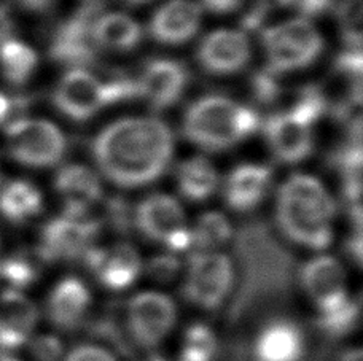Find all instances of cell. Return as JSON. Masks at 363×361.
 I'll return each mask as SVG.
<instances>
[{
  "instance_id": "6da1fadb",
  "label": "cell",
  "mask_w": 363,
  "mask_h": 361,
  "mask_svg": "<svg viewBox=\"0 0 363 361\" xmlns=\"http://www.w3.org/2000/svg\"><path fill=\"white\" fill-rule=\"evenodd\" d=\"M174 139L157 118H126L107 126L93 142V156L104 176L123 188L153 183L167 171Z\"/></svg>"
},
{
  "instance_id": "7a4b0ae2",
  "label": "cell",
  "mask_w": 363,
  "mask_h": 361,
  "mask_svg": "<svg viewBox=\"0 0 363 361\" xmlns=\"http://www.w3.org/2000/svg\"><path fill=\"white\" fill-rule=\"evenodd\" d=\"M236 248L242 266V287L235 299L231 320L258 311L268 301L284 299L294 283V258L264 222L244 223L238 233Z\"/></svg>"
},
{
  "instance_id": "3957f363",
  "label": "cell",
  "mask_w": 363,
  "mask_h": 361,
  "mask_svg": "<svg viewBox=\"0 0 363 361\" xmlns=\"http://www.w3.org/2000/svg\"><path fill=\"white\" fill-rule=\"evenodd\" d=\"M276 214L289 241L311 250H323L332 243L336 202L317 178L290 177L279 190Z\"/></svg>"
},
{
  "instance_id": "277c9868",
  "label": "cell",
  "mask_w": 363,
  "mask_h": 361,
  "mask_svg": "<svg viewBox=\"0 0 363 361\" xmlns=\"http://www.w3.org/2000/svg\"><path fill=\"white\" fill-rule=\"evenodd\" d=\"M262 126L254 108L239 105L222 96H207L188 108L185 137L204 150L220 151L255 134Z\"/></svg>"
},
{
  "instance_id": "5b68a950",
  "label": "cell",
  "mask_w": 363,
  "mask_h": 361,
  "mask_svg": "<svg viewBox=\"0 0 363 361\" xmlns=\"http://www.w3.org/2000/svg\"><path fill=\"white\" fill-rule=\"evenodd\" d=\"M138 98H142L139 80L116 75L112 80L101 81L86 70L72 69L56 86L53 104L66 117L86 121L104 107Z\"/></svg>"
},
{
  "instance_id": "8992f818",
  "label": "cell",
  "mask_w": 363,
  "mask_h": 361,
  "mask_svg": "<svg viewBox=\"0 0 363 361\" xmlns=\"http://www.w3.org/2000/svg\"><path fill=\"white\" fill-rule=\"evenodd\" d=\"M262 42L267 50L269 69L277 74L311 66L323 50L320 34L303 18L263 30Z\"/></svg>"
},
{
  "instance_id": "52a82bcc",
  "label": "cell",
  "mask_w": 363,
  "mask_h": 361,
  "mask_svg": "<svg viewBox=\"0 0 363 361\" xmlns=\"http://www.w3.org/2000/svg\"><path fill=\"white\" fill-rule=\"evenodd\" d=\"M5 148L10 158L29 167L55 166L66 153V137L53 122L16 118L5 129Z\"/></svg>"
},
{
  "instance_id": "ba28073f",
  "label": "cell",
  "mask_w": 363,
  "mask_h": 361,
  "mask_svg": "<svg viewBox=\"0 0 363 361\" xmlns=\"http://www.w3.org/2000/svg\"><path fill=\"white\" fill-rule=\"evenodd\" d=\"M235 283V269L226 255L218 251H191L188 258L185 298L191 304L213 311L223 304Z\"/></svg>"
},
{
  "instance_id": "9c48e42d",
  "label": "cell",
  "mask_w": 363,
  "mask_h": 361,
  "mask_svg": "<svg viewBox=\"0 0 363 361\" xmlns=\"http://www.w3.org/2000/svg\"><path fill=\"white\" fill-rule=\"evenodd\" d=\"M134 227L145 239L164 243L174 255L191 250V233L185 227L184 210L171 196L144 199L134 212Z\"/></svg>"
},
{
  "instance_id": "30bf717a",
  "label": "cell",
  "mask_w": 363,
  "mask_h": 361,
  "mask_svg": "<svg viewBox=\"0 0 363 361\" xmlns=\"http://www.w3.org/2000/svg\"><path fill=\"white\" fill-rule=\"evenodd\" d=\"M102 229L96 218H70L61 215L42 228L35 255L42 263L79 261L94 247Z\"/></svg>"
},
{
  "instance_id": "8fae6325",
  "label": "cell",
  "mask_w": 363,
  "mask_h": 361,
  "mask_svg": "<svg viewBox=\"0 0 363 361\" xmlns=\"http://www.w3.org/2000/svg\"><path fill=\"white\" fill-rule=\"evenodd\" d=\"M177 309L174 301L163 293L142 292L126 306L128 336L134 345L152 349L167 338L176 325Z\"/></svg>"
},
{
  "instance_id": "7c38bea8",
  "label": "cell",
  "mask_w": 363,
  "mask_h": 361,
  "mask_svg": "<svg viewBox=\"0 0 363 361\" xmlns=\"http://www.w3.org/2000/svg\"><path fill=\"white\" fill-rule=\"evenodd\" d=\"M101 8L99 2H91L56 29L50 45L51 59L74 69L93 66L97 61V47L91 29L101 15Z\"/></svg>"
},
{
  "instance_id": "4fadbf2b",
  "label": "cell",
  "mask_w": 363,
  "mask_h": 361,
  "mask_svg": "<svg viewBox=\"0 0 363 361\" xmlns=\"http://www.w3.org/2000/svg\"><path fill=\"white\" fill-rule=\"evenodd\" d=\"M300 283L319 314H328L349 299L346 273L332 256H317L300 269Z\"/></svg>"
},
{
  "instance_id": "5bb4252c",
  "label": "cell",
  "mask_w": 363,
  "mask_h": 361,
  "mask_svg": "<svg viewBox=\"0 0 363 361\" xmlns=\"http://www.w3.org/2000/svg\"><path fill=\"white\" fill-rule=\"evenodd\" d=\"M82 261L96 280L112 292L129 288L142 273L140 256L129 243H116L108 248L93 247Z\"/></svg>"
},
{
  "instance_id": "9a60e30c",
  "label": "cell",
  "mask_w": 363,
  "mask_h": 361,
  "mask_svg": "<svg viewBox=\"0 0 363 361\" xmlns=\"http://www.w3.org/2000/svg\"><path fill=\"white\" fill-rule=\"evenodd\" d=\"M306 350V334L296 321L289 319L268 321L252 347L254 361H301Z\"/></svg>"
},
{
  "instance_id": "2e32d148",
  "label": "cell",
  "mask_w": 363,
  "mask_h": 361,
  "mask_svg": "<svg viewBox=\"0 0 363 361\" xmlns=\"http://www.w3.org/2000/svg\"><path fill=\"white\" fill-rule=\"evenodd\" d=\"M38 320L34 302L19 290L0 293V353H10L29 343Z\"/></svg>"
},
{
  "instance_id": "e0dca14e",
  "label": "cell",
  "mask_w": 363,
  "mask_h": 361,
  "mask_svg": "<svg viewBox=\"0 0 363 361\" xmlns=\"http://www.w3.org/2000/svg\"><path fill=\"white\" fill-rule=\"evenodd\" d=\"M250 59V45L236 30H216L199 45L198 61L209 74L228 75L242 70Z\"/></svg>"
},
{
  "instance_id": "ac0fdd59",
  "label": "cell",
  "mask_w": 363,
  "mask_h": 361,
  "mask_svg": "<svg viewBox=\"0 0 363 361\" xmlns=\"http://www.w3.org/2000/svg\"><path fill=\"white\" fill-rule=\"evenodd\" d=\"M55 188L64 199V214L70 218H89V210L101 201L99 177L85 166L70 164L56 173Z\"/></svg>"
},
{
  "instance_id": "d6986e66",
  "label": "cell",
  "mask_w": 363,
  "mask_h": 361,
  "mask_svg": "<svg viewBox=\"0 0 363 361\" xmlns=\"http://www.w3.org/2000/svg\"><path fill=\"white\" fill-rule=\"evenodd\" d=\"M264 135L276 158L287 164L306 159L314 147L309 126L289 112L271 115L264 122Z\"/></svg>"
},
{
  "instance_id": "ffe728a7",
  "label": "cell",
  "mask_w": 363,
  "mask_h": 361,
  "mask_svg": "<svg viewBox=\"0 0 363 361\" xmlns=\"http://www.w3.org/2000/svg\"><path fill=\"white\" fill-rule=\"evenodd\" d=\"M188 72L184 64L171 59L152 61L139 80L140 96L153 108L163 110L176 104L186 86Z\"/></svg>"
},
{
  "instance_id": "44dd1931",
  "label": "cell",
  "mask_w": 363,
  "mask_h": 361,
  "mask_svg": "<svg viewBox=\"0 0 363 361\" xmlns=\"http://www.w3.org/2000/svg\"><path fill=\"white\" fill-rule=\"evenodd\" d=\"M91 306L88 287L77 277H66L56 283L47 301L51 323L62 331H75L83 325Z\"/></svg>"
},
{
  "instance_id": "7402d4cb",
  "label": "cell",
  "mask_w": 363,
  "mask_h": 361,
  "mask_svg": "<svg viewBox=\"0 0 363 361\" xmlns=\"http://www.w3.org/2000/svg\"><path fill=\"white\" fill-rule=\"evenodd\" d=\"M272 171L268 166L242 164L230 173L225 185L228 207L239 214L255 210L268 195Z\"/></svg>"
},
{
  "instance_id": "603a6c76",
  "label": "cell",
  "mask_w": 363,
  "mask_h": 361,
  "mask_svg": "<svg viewBox=\"0 0 363 361\" xmlns=\"http://www.w3.org/2000/svg\"><path fill=\"white\" fill-rule=\"evenodd\" d=\"M201 23V8L190 0H171L155 13L150 34L166 45H179L196 34Z\"/></svg>"
},
{
  "instance_id": "cb8c5ba5",
  "label": "cell",
  "mask_w": 363,
  "mask_h": 361,
  "mask_svg": "<svg viewBox=\"0 0 363 361\" xmlns=\"http://www.w3.org/2000/svg\"><path fill=\"white\" fill-rule=\"evenodd\" d=\"M91 37L97 48L129 51L142 42L144 32L140 24L128 15L110 13L96 19L91 29Z\"/></svg>"
},
{
  "instance_id": "d4e9b609",
  "label": "cell",
  "mask_w": 363,
  "mask_h": 361,
  "mask_svg": "<svg viewBox=\"0 0 363 361\" xmlns=\"http://www.w3.org/2000/svg\"><path fill=\"white\" fill-rule=\"evenodd\" d=\"M42 195L26 180H13L0 188V215L6 220L21 224L42 212Z\"/></svg>"
},
{
  "instance_id": "484cf974",
  "label": "cell",
  "mask_w": 363,
  "mask_h": 361,
  "mask_svg": "<svg viewBox=\"0 0 363 361\" xmlns=\"http://www.w3.org/2000/svg\"><path fill=\"white\" fill-rule=\"evenodd\" d=\"M177 182L182 196L190 201H206L216 193L218 173L206 158H191L182 163L177 171Z\"/></svg>"
},
{
  "instance_id": "4316f807",
  "label": "cell",
  "mask_w": 363,
  "mask_h": 361,
  "mask_svg": "<svg viewBox=\"0 0 363 361\" xmlns=\"http://www.w3.org/2000/svg\"><path fill=\"white\" fill-rule=\"evenodd\" d=\"M38 64L37 53L28 45L10 38L0 43V70L13 86H23L30 80Z\"/></svg>"
},
{
  "instance_id": "83f0119b",
  "label": "cell",
  "mask_w": 363,
  "mask_h": 361,
  "mask_svg": "<svg viewBox=\"0 0 363 361\" xmlns=\"http://www.w3.org/2000/svg\"><path fill=\"white\" fill-rule=\"evenodd\" d=\"M191 233L193 251H217L233 236L230 222L218 212H207L194 224Z\"/></svg>"
},
{
  "instance_id": "f1b7e54d",
  "label": "cell",
  "mask_w": 363,
  "mask_h": 361,
  "mask_svg": "<svg viewBox=\"0 0 363 361\" xmlns=\"http://www.w3.org/2000/svg\"><path fill=\"white\" fill-rule=\"evenodd\" d=\"M362 301L357 298H349L345 304L328 314H319L315 326L327 339H341L351 334L360 323Z\"/></svg>"
},
{
  "instance_id": "f546056e",
  "label": "cell",
  "mask_w": 363,
  "mask_h": 361,
  "mask_svg": "<svg viewBox=\"0 0 363 361\" xmlns=\"http://www.w3.org/2000/svg\"><path fill=\"white\" fill-rule=\"evenodd\" d=\"M42 261L37 255L32 253H19L9 255L6 258H0V279H2L9 288L19 290L30 287L40 277Z\"/></svg>"
},
{
  "instance_id": "4dcf8cb0",
  "label": "cell",
  "mask_w": 363,
  "mask_h": 361,
  "mask_svg": "<svg viewBox=\"0 0 363 361\" xmlns=\"http://www.w3.org/2000/svg\"><path fill=\"white\" fill-rule=\"evenodd\" d=\"M218 353V340L211 326L194 323L185 331L180 361H213Z\"/></svg>"
},
{
  "instance_id": "1f68e13d",
  "label": "cell",
  "mask_w": 363,
  "mask_h": 361,
  "mask_svg": "<svg viewBox=\"0 0 363 361\" xmlns=\"http://www.w3.org/2000/svg\"><path fill=\"white\" fill-rule=\"evenodd\" d=\"M328 112V96L322 86L309 85L304 86L295 101L294 107L289 113L294 115L304 125H314V122Z\"/></svg>"
},
{
  "instance_id": "d6a6232c",
  "label": "cell",
  "mask_w": 363,
  "mask_h": 361,
  "mask_svg": "<svg viewBox=\"0 0 363 361\" xmlns=\"http://www.w3.org/2000/svg\"><path fill=\"white\" fill-rule=\"evenodd\" d=\"M338 23L347 48H362V0H342L338 6Z\"/></svg>"
},
{
  "instance_id": "836d02e7",
  "label": "cell",
  "mask_w": 363,
  "mask_h": 361,
  "mask_svg": "<svg viewBox=\"0 0 363 361\" xmlns=\"http://www.w3.org/2000/svg\"><path fill=\"white\" fill-rule=\"evenodd\" d=\"M250 86L254 99L262 105L276 104L282 94L281 75L269 67L260 70V72L252 76Z\"/></svg>"
},
{
  "instance_id": "e575fe53",
  "label": "cell",
  "mask_w": 363,
  "mask_h": 361,
  "mask_svg": "<svg viewBox=\"0 0 363 361\" xmlns=\"http://www.w3.org/2000/svg\"><path fill=\"white\" fill-rule=\"evenodd\" d=\"M106 218L116 233L126 234L134 224V212L125 197L115 196L107 201Z\"/></svg>"
},
{
  "instance_id": "d590c367",
  "label": "cell",
  "mask_w": 363,
  "mask_h": 361,
  "mask_svg": "<svg viewBox=\"0 0 363 361\" xmlns=\"http://www.w3.org/2000/svg\"><path fill=\"white\" fill-rule=\"evenodd\" d=\"M147 275L150 279L157 280V282H171L177 277L180 273V260L177 255L174 253H164V255H158L153 256L150 261L147 263Z\"/></svg>"
},
{
  "instance_id": "8d00e7d4",
  "label": "cell",
  "mask_w": 363,
  "mask_h": 361,
  "mask_svg": "<svg viewBox=\"0 0 363 361\" xmlns=\"http://www.w3.org/2000/svg\"><path fill=\"white\" fill-rule=\"evenodd\" d=\"M29 352L34 361H61L64 355L61 340L51 334H42L29 340Z\"/></svg>"
},
{
  "instance_id": "74e56055",
  "label": "cell",
  "mask_w": 363,
  "mask_h": 361,
  "mask_svg": "<svg viewBox=\"0 0 363 361\" xmlns=\"http://www.w3.org/2000/svg\"><path fill=\"white\" fill-rule=\"evenodd\" d=\"M272 6H276V0H252L247 11L242 16V28L245 30H258L269 15Z\"/></svg>"
},
{
  "instance_id": "f35d334b",
  "label": "cell",
  "mask_w": 363,
  "mask_h": 361,
  "mask_svg": "<svg viewBox=\"0 0 363 361\" xmlns=\"http://www.w3.org/2000/svg\"><path fill=\"white\" fill-rule=\"evenodd\" d=\"M64 361H116V358L101 345L83 344L74 347Z\"/></svg>"
},
{
  "instance_id": "ab89813d",
  "label": "cell",
  "mask_w": 363,
  "mask_h": 361,
  "mask_svg": "<svg viewBox=\"0 0 363 361\" xmlns=\"http://www.w3.org/2000/svg\"><path fill=\"white\" fill-rule=\"evenodd\" d=\"M333 0H276V5L279 6H294L304 16H319L323 15L330 6H332Z\"/></svg>"
},
{
  "instance_id": "60d3db41",
  "label": "cell",
  "mask_w": 363,
  "mask_h": 361,
  "mask_svg": "<svg viewBox=\"0 0 363 361\" xmlns=\"http://www.w3.org/2000/svg\"><path fill=\"white\" fill-rule=\"evenodd\" d=\"M15 32V21L10 10L5 5H0V43L10 40Z\"/></svg>"
},
{
  "instance_id": "b9f144b4",
  "label": "cell",
  "mask_w": 363,
  "mask_h": 361,
  "mask_svg": "<svg viewBox=\"0 0 363 361\" xmlns=\"http://www.w3.org/2000/svg\"><path fill=\"white\" fill-rule=\"evenodd\" d=\"M203 4L213 13H230L238 8L241 0H203Z\"/></svg>"
},
{
  "instance_id": "7bdbcfd3",
  "label": "cell",
  "mask_w": 363,
  "mask_h": 361,
  "mask_svg": "<svg viewBox=\"0 0 363 361\" xmlns=\"http://www.w3.org/2000/svg\"><path fill=\"white\" fill-rule=\"evenodd\" d=\"M347 255L351 256V260L360 266L362 264V231H355L351 236V239L347 241Z\"/></svg>"
},
{
  "instance_id": "ee69618b",
  "label": "cell",
  "mask_w": 363,
  "mask_h": 361,
  "mask_svg": "<svg viewBox=\"0 0 363 361\" xmlns=\"http://www.w3.org/2000/svg\"><path fill=\"white\" fill-rule=\"evenodd\" d=\"M11 113H16L15 110V99H10L9 96H5L0 91V125L9 121Z\"/></svg>"
},
{
  "instance_id": "f6af8a7d",
  "label": "cell",
  "mask_w": 363,
  "mask_h": 361,
  "mask_svg": "<svg viewBox=\"0 0 363 361\" xmlns=\"http://www.w3.org/2000/svg\"><path fill=\"white\" fill-rule=\"evenodd\" d=\"M24 10L29 11H47L55 4V0H15Z\"/></svg>"
},
{
  "instance_id": "bcb514c9",
  "label": "cell",
  "mask_w": 363,
  "mask_h": 361,
  "mask_svg": "<svg viewBox=\"0 0 363 361\" xmlns=\"http://www.w3.org/2000/svg\"><path fill=\"white\" fill-rule=\"evenodd\" d=\"M340 361H362V352H360V349L347 350L345 355L341 357Z\"/></svg>"
},
{
  "instance_id": "7dc6e473",
  "label": "cell",
  "mask_w": 363,
  "mask_h": 361,
  "mask_svg": "<svg viewBox=\"0 0 363 361\" xmlns=\"http://www.w3.org/2000/svg\"><path fill=\"white\" fill-rule=\"evenodd\" d=\"M0 361H19V360L11 357L10 353H0Z\"/></svg>"
},
{
  "instance_id": "c3c4849f",
  "label": "cell",
  "mask_w": 363,
  "mask_h": 361,
  "mask_svg": "<svg viewBox=\"0 0 363 361\" xmlns=\"http://www.w3.org/2000/svg\"><path fill=\"white\" fill-rule=\"evenodd\" d=\"M123 2H126L129 5H142V4L150 2V0H123Z\"/></svg>"
},
{
  "instance_id": "681fc988",
  "label": "cell",
  "mask_w": 363,
  "mask_h": 361,
  "mask_svg": "<svg viewBox=\"0 0 363 361\" xmlns=\"http://www.w3.org/2000/svg\"><path fill=\"white\" fill-rule=\"evenodd\" d=\"M147 361H167V360H164V358H161V357H152V358H148Z\"/></svg>"
}]
</instances>
